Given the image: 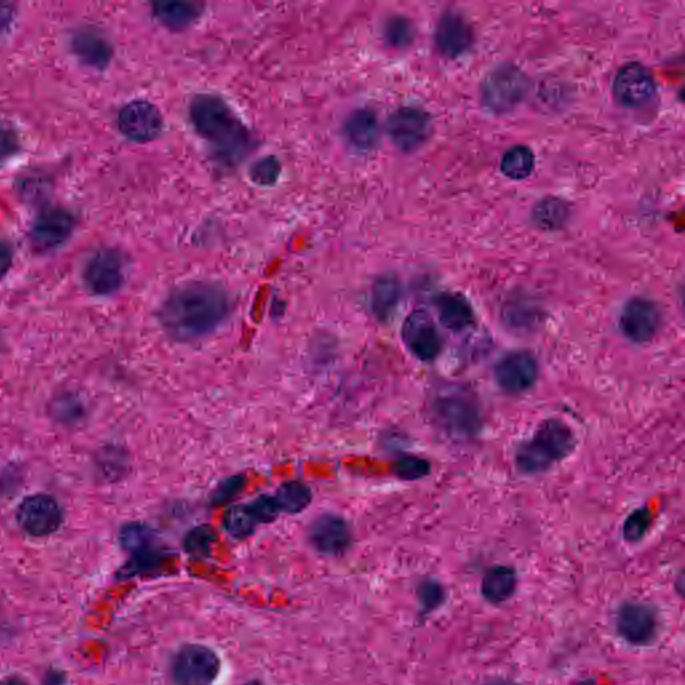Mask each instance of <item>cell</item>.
Returning a JSON list of instances; mask_svg holds the SVG:
<instances>
[{
    "label": "cell",
    "mask_w": 685,
    "mask_h": 685,
    "mask_svg": "<svg viewBox=\"0 0 685 685\" xmlns=\"http://www.w3.org/2000/svg\"><path fill=\"white\" fill-rule=\"evenodd\" d=\"M273 497L279 506L280 513L287 514L302 513L312 501L310 487L299 481L283 483L277 490L276 496Z\"/></svg>",
    "instance_id": "25"
},
{
    "label": "cell",
    "mask_w": 685,
    "mask_h": 685,
    "mask_svg": "<svg viewBox=\"0 0 685 685\" xmlns=\"http://www.w3.org/2000/svg\"><path fill=\"white\" fill-rule=\"evenodd\" d=\"M346 134L351 144L358 149L368 150L376 144L379 125L375 114L370 110H358L346 125Z\"/></svg>",
    "instance_id": "22"
},
{
    "label": "cell",
    "mask_w": 685,
    "mask_h": 685,
    "mask_svg": "<svg viewBox=\"0 0 685 685\" xmlns=\"http://www.w3.org/2000/svg\"><path fill=\"white\" fill-rule=\"evenodd\" d=\"M220 659L211 648L184 645L172 661V677L177 685H212L220 672Z\"/></svg>",
    "instance_id": "4"
},
{
    "label": "cell",
    "mask_w": 685,
    "mask_h": 685,
    "mask_svg": "<svg viewBox=\"0 0 685 685\" xmlns=\"http://www.w3.org/2000/svg\"><path fill=\"white\" fill-rule=\"evenodd\" d=\"M401 300V285L394 277H382L372 289V311L376 318L386 322L393 316Z\"/></svg>",
    "instance_id": "23"
},
{
    "label": "cell",
    "mask_w": 685,
    "mask_h": 685,
    "mask_svg": "<svg viewBox=\"0 0 685 685\" xmlns=\"http://www.w3.org/2000/svg\"><path fill=\"white\" fill-rule=\"evenodd\" d=\"M528 89L525 75L517 67L501 66L482 83V100L493 112L505 113L520 104Z\"/></svg>",
    "instance_id": "5"
},
{
    "label": "cell",
    "mask_w": 685,
    "mask_h": 685,
    "mask_svg": "<svg viewBox=\"0 0 685 685\" xmlns=\"http://www.w3.org/2000/svg\"><path fill=\"white\" fill-rule=\"evenodd\" d=\"M387 37L393 45H407L413 38V27L405 19H395L387 27Z\"/></svg>",
    "instance_id": "36"
},
{
    "label": "cell",
    "mask_w": 685,
    "mask_h": 685,
    "mask_svg": "<svg viewBox=\"0 0 685 685\" xmlns=\"http://www.w3.org/2000/svg\"><path fill=\"white\" fill-rule=\"evenodd\" d=\"M154 14L170 29H185L199 17V7L188 2H160L154 5Z\"/></svg>",
    "instance_id": "24"
},
{
    "label": "cell",
    "mask_w": 685,
    "mask_h": 685,
    "mask_svg": "<svg viewBox=\"0 0 685 685\" xmlns=\"http://www.w3.org/2000/svg\"><path fill=\"white\" fill-rule=\"evenodd\" d=\"M312 546L324 556L338 557L346 553L352 544L350 526L342 517L323 514L308 529Z\"/></svg>",
    "instance_id": "13"
},
{
    "label": "cell",
    "mask_w": 685,
    "mask_h": 685,
    "mask_svg": "<svg viewBox=\"0 0 685 685\" xmlns=\"http://www.w3.org/2000/svg\"><path fill=\"white\" fill-rule=\"evenodd\" d=\"M168 558V553L157 545L149 546V548L138 550L132 553V560L122 569V576L132 577L137 574H144L154 572L160 569Z\"/></svg>",
    "instance_id": "29"
},
{
    "label": "cell",
    "mask_w": 685,
    "mask_h": 685,
    "mask_svg": "<svg viewBox=\"0 0 685 685\" xmlns=\"http://www.w3.org/2000/svg\"><path fill=\"white\" fill-rule=\"evenodd\" d=\"M244 486V475H233V477L224 479V481H221L219 485H217L216 489L213 490L211 504L213 506H223L229 504L233 498L239 496L241 490L244 489Z\"/></svg>",
    "instance_id": "34"
},
{
    "label": "cell",
    "mask_w": 685,
    "mask_h": 685,
    "mask_svg": "<svg viewBox=\"0 0 685 685\" xmlns=\"http://www.w3.org/2000/svg\"><path fill=\"white\" fill-rule=\"evenodd\" d=\"M652 524L651 512L648 509H637L627 518L623 526L625 541L639 542L647 534Z\"/></svg>",
    "instance_id": "33"
},
{
    "label": "cell",
    "mask_w": 685,
    "mask_h": 685,
    "mask_svg": "<svg viewBox=\"0 0 685 685\" xmlns=\"http://www.w3.org/2000/svg\"><path fill=\"white\" fill-rule=\"evenodd\" d=\"M574 435L560 419L542 422L533 437L518 447L517 469L522 474H540L568 457L574 449Z\"/></svg>",
    "instance_id": "2"
},
{
    "label": "cell",
    "mask_w": 685,
    "mask_h": 685,
    "mask_svg": "<svg viewBox=\"0 0 685 685\" xmlns=\"http://www.w3.org/2000/svg\"><path fill=\"white\" fill-rule=\"evenodd\" d=\"M118 126L129 140L148 142L160 134L162 117L156 106L146 101H134L121 110Z\"/></svg>",
    "instance_id": "15"
},
{
    "label": "cell",
    "mask_w": 685,
    "mask_h": 685,
    "mask_svg": "<svg viewBox=\"0 0 685 685\" xmlns=\"http://www.w3.org/2000/svg\"><path fill=\"white\" fill-rule=\"evenodd\" d=\"M434 413L439 423L451 433L470 435L481 427L479 407L463 391H451L439 397L434 403Z\"/></svg>",
    "instance_id": "7"
},
{
    "label": "cell",
    "mask_w": 685,
    "mask_h": 685,
    "mask_svg": "<svg viewBox=\"0 0 685 685\" xmlns=\"http://www.w3.org/2000/svg\"><path fill=\"white\" fill-rule=\"evenodd\" d=\"M85 283L94 295L108 296L117 292L125 281V264L120 253L104 249L95 253L85 268Z\"/></svg>",
    "instance_id": "10"
},
{
    "label": "cell",
    "mask_w": 685,
    "mask_h": 685,
    "mask_svg": "<svg viewBox=\"0 0 685 685\" xmlns=\"http://www.w3.org/2000/svg\"><path fill=\"white\" fill-rule=\"evenodd\" d=\"M277 174H279V165L272 158L259 162L252 172L253 180L259 181L261 184L275 181Z\"/></svg>",
    "instance_id": "37"
},
{
    "label": "cell",
    "mask_w": 685,
    "mask_h": 685,
    "mask_svg": "<svg viewBox=\"0 0 685 685\" xmlns=\"http://www.w3.org/2000/svg\"><path fill=\"white\" fill-rule=\"evenodd\" d=\"M190 117L197 132L223 150L241 149L247 132L235 113L220 98L200 95L193 101Z\"/></svg>",
    "instance_id": "3"
},
{
    "label": "cell",
    "mask_w": 685,
    "mask_h": 685,
    "mask_svg": "<svg viewBox=\"0 0 685 685\" xmlns=\"http://www.w3.org/2000/svg\"><path fill=\"white\" fill-rule=\"evenodd\" d=\"M18 150L17 137L11 130L0 128V164L9 160Z\"/></svg>",
    "instance_id": "38"
},
{
    "label": "cell",
    "mask_w": 685,
    "mask_h": 685,
    "mask_svg": "<svg viewBox=\"0 0 685 685\" xmlns=\"http://www.w3.org/2000/svg\"><path fill=\"white\" fill-rule=\"evenodd\" d=\"M494 378L505 393L524 394L537 382V359L529 351L510 352L497 363Z\"/></svg>",
    "instance_id": "9"
},
{
    "label": "cell",
    "mask_w": 685,
    "mask_h": 685,
    "mask_svg": "<svg viewBox=\"0 0 685 685\" xmlns=\"http://www.w3.org/2000/svg\"><path fill=\"white\" fill-rule=\"evenodd\" d=\"M231 300L219 285L192 281L180 285L162 304L160 322L178 342H197L213 334L228 319Z\"/></svg>",
    "instance_id": "1"
},
{
    "label": "cell",
    "mask_w": 685,
    "mask_h": 685,
    "mask_svg": "<svg viewBox=\"0 0 685 685\" xmlns=\"http://www.w3.org/2000/svg\"><path fill=\"white\" fill-rule=\"evenodd\" d=\"M75 227V220L65 209H49L35 221L31 239L35 247L54 249L61 247L69 239Z\"/></svg>",
    "instance_id": "16"
},
{
    "label": "cell",
    "mask_w": 685,
    "mask_h": 685,
    "mask_svg": "<svg viewBox=\"0 0 685 685\" xmlns=\"http://www.w3.org/2000/svg\"><path fill=\"white\" fill-rule=\"evenodd\" d=\"M215 541V530L211 526L201 525L186 534L184 546L186 552L194 557H208Z\"/></svg>",
    "instance_id": "31"
},
{
    "label": "cell",
    "mask_w": 685,
    "mask_h": 685,
    "mask_svg": "<svg viewBox=\"0 0 685 685\" xmlns=\"http://www.w3.org/2000/svg\"><path fill=\"white\" fill-rule=\"evenodd\" d=\"M568 215V205L564 201L549 197L534 207L532 217L537 227L554 231L566 223Z\"/></svg>",
    "instance_id": "28"
},
{
    "label": "cell",
    "mask_w": 685,
    "mask_h": 685,
    "mask_svg": "<svg viewBox=\"0 0 685 685\" xmlns=\"http://www.w3.org/2000/svg\"><path fill=\"white\" fill-rule=\"evenodd\" d=\"M249 506H251L252 512L255 514L259 524H268V522L275 521L280 514L279 506H277L273 496L256 498L255 501L249 502Z\"/></svg>",
    "instance_id": "35"
},
{
    "label": "cell",
    "mask_w": 685,
    "mask_h": 685,
    "mask_svg": "<svg viewBox=\"0 0 685 685\" xmlns=\"http://www.w3.org/2000/svg\"><path fill=\"white\" fill-rule=\"evenodd\" d=\"M534 169V154L526 146H514L504 154L501 170L510 180H525Z\"/></svg>",
    "instance_id": "27"
},
{
    "label": "cell",
    "mask_w": 685,
    "mask_h": 685,
    "mask_svg": "<svg viewBox=\"0 0 685 685\" xmlns=\"http://www.w3.org/2000/svg\"><path fill=\"white\" fill-rule=\"evenodd\" d=\"M0 685H30L27 681L21 679V677L11 676L3 680Z\"/></svg>",
    "instance_id": "40"
},
{
    "label": "cell",
    "mask_w": 685,
    "mask_h": 685,
    "mask_svg": "<svg viewBox=\"0 0 685 685\" xmlns=\"http://www.w3.org/2000/svg\"><path fill=\"white\" fill-rule=\"evenodd\" d=\"M17 521L23 532L33 537H47L63 524V512L57 500L47 494L26 497L17 510Z\"/></svg>",
    "instance_id": "6"
},
{
    "label": "cell",
    "mask_w": 685,
    "mask_h": 685,
    "mask_svg": "<svg viewBox=\"0 0 685 685\" xmlns=\"http://www.w3.org/2000/svg\"><path fill=\"white\" fill-rule=\"evenodd\" d=\"M489 685H513V684H509V683H493V684H489Z\"/></svg>",
    "instance_id": "41"
},
{
    "label": "cell",
    "mask_w": 685,
    "mask_h": 685,
    "mask_svg": "<svg viewBox=\"0 0 685 685\" xmlns=\"http://www.w3.org/2000/svg\"><path fill=\"white\" fill-rule=\"evenodd\" d=\"M259 525L249 504L232 506L224 516V528L236 540L252 536Z\"/></svg>",
    "instance_id": "26"
},
{
    "label": "cell",
    "mask_w": 685,
    "mask_h": 685,
    "mask_svg": "<svg viewBox=\"0 0 685 685\" xmlns=\"http://www.w3.org/2000/svg\"><path fill=\"white\" fill-rule=\"evenodd\" d=\"M13 264V253L6 244L0 243V280L10 271Z\"/></svg>",
    "instance_id": "39"
},
{
    "label": "cell",
    "mask_w": 685,
    "mask_h": 685,
    "mask_svg": "<svg viewBox=\"0 0 685 685\" xmlns=\"http://www.w3.org/2000/svg\"><path fill=\"white\" fill-rule=\"evenodd\" d=\"M516 572L509 566H494L482 581V595L492 603H504L516 591Z\"/></svg>",
    "instance_id": "21"
},
{
    "label": "cell",
    "mask_w": 685,
    "mask_h": 685,
    "mask_svg": "<svg viewBox=\"0 0 685 685\" xmlns=\"http://www.w3.org/2000/svg\"><path fill=\"white\" fill-rule=\"evenodd\" d=\"M659 308L647 299L629 300L620 316V330L625 338L636 344L651 342L659 330Z\"/></svg>",
    "instance_id": "12"
},
{
    "label": "cell",
    "mask_w": 685,
    "mask_h": 685,
    "mask_svg": "<svg viewBox=\"0 0 685 685\" xmlns=\"http://www.w3.org/2000/svg\"><path fill=\"white\" fill-rule=\"evenodd\" d=\"M120 541L128 552L134 553L156 545V536L148 526L134 522V524H128L122 528Z\"/></svg>",
    "instance_id": "30"
},
{
    "label": "cell",
    "mask_w": 685,
    "mask_h": 685,
    "mask_svg": "<svg viewBox=\"0 0 685 685\" xmlns=\"http://www.w3.org/2000/svg\"><path fill=\"white\" fill-rule=\"evenodd\" d=\"M393 473L405 481H417L430 474V463L425 459L407 455L394 463Z\"/></svg>",
    "instance_id": "32"
},
{
    "label": "cell",
    "mask_w": 685,
    "mask_h": 685,
    "mask_svg": "<svg viewBox=\"0 0 685 685\" xmlns=\"http://www.w3.org/2000/svg\"><path fill=\"white\" fill-rule=\"evenodd\" d=\"M656 617L647 605L629 603L620 609L617 629L631 644H647L656 632Z\"/></svg>",
    "instance_id": "17"
},
{
    "label": "cell",
    "mask_w": 685,
    "mask_h": 685,
    "mask_svg": "<svg viewBox=\"0 0 685 685\" xmlns=\"http://www.w3.org/2000/svg\"><path fill=\"white\" fill-rule=\"evenodd\" d=\"M402 339L407 350L422 360L431 362L441 354L443 342L437 324L429 312H411L402 327Z\"/></svg>",
    "instance_id": "8"
},
{
    "label": "cell",
    "mask_w": 685,
    "mask_h": 685,
    "mask_svg": "<svg viewBox=\"0 0 685 685\" xmlns=\"http://www.w3.org/2000/svg\"><path fill=\"white\" fill-rule=\"evenodd\" d=\"M430 118L417 108H402L388 121V134L405 152L418 149L429 138Z\"/></svg>",
    "instance_id": "14"
},
{
    "label": "cell",
    "mask_w": 685,
    "mask_h": 685,
    "mask_svg": "<svg viewBox=\"0 0 685 685\" xmlns=\"http://www.w3.org/2000/svg\"><path fill=\"white\" fill-rule=\"evenodd\" d=\"M655 93V81L651 71L640 63H628L621 67L613 82V95L625 108H640L651 101Z\"/></svg>",
    "instance_id": "11"
},
{
    "label": "cell",
    "mask_w": 685,
    "mask_h": 685,
    "mask_svg": "<svg viewBox=\"0 0 685 685\" xmlns=\"http://www.w3.org/2000/svg\"><path fill=\"white\" fill-rule=\"evenodd\" d=\"M75 55L87 66L104 69L112 58V47L108 41L94 31H81L73 39Z\"/></svg>",
    "instance_id": "20"
},
{
    "label": "cell",
    "mask_w": 685,
    "mask_h": 685,
    "mask_svg": "<svg viewBox=\"0 0 685 685\" xmlns=\"http://www.w3.org/2000/svg\"><path fill=\"white\" fill-rule=\"evenodd\" d=\"M439 322L447 330L462 332L473 326L474 311L461 295L443 293L437 300Z\"/></svg>",
    "instance_id": "19"
},
{
    "label": "cell",
    "mask_w": 685,
    "mask_h": 685,
    "mask_svg": "<svg viewBox=\"0 0 685 685\" xmlns=\"http://www.w3.org/2000/svg\"><path fill=\"white\" fill-rule=\"evenodd\" d=\"M435 38L442 53L454 58L470 49L473 31L461 15L450 11L439 21Z\"/></svg>",
    "instance_id": "18"
},
{
    "label": "cell",
    "mask_w": 685,
    "mask_h": 685,
    "mask_svg": "<svg viewBox=\"0 0 685 685\" xmlns=\"http://www.w3.org/2000/svg\"><path fill=\"white\" fill-rule=\"evenodd\" d=\"M247 685H260L259 683H256V681H253V683H249Z\"/></svg>",
    "instance_id": "42"
}]
</instances>
